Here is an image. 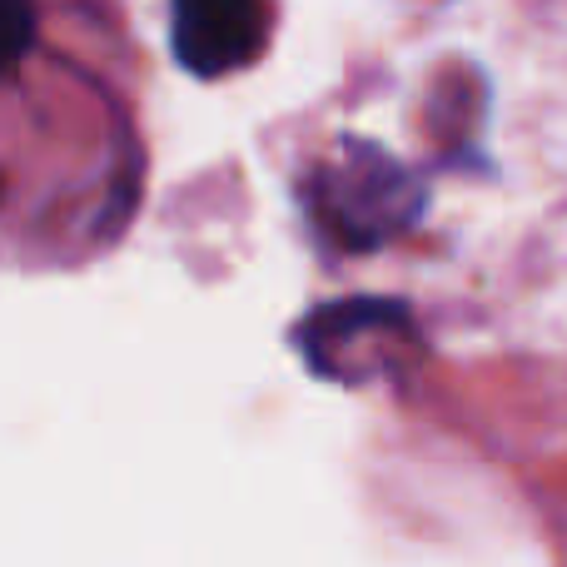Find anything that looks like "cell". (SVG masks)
<instances>
[{
  "label": "cell",
  "mask_w": 567,
  "mask_h": 567,
  "mask_svg": "<svg viewBox=\"0 0 567 567\" xmlns=\"http://www.w3.org/2000/svg\"><path fill=\"white\" fill-rule=\"evenodd\" d=\"M413 319L403 303L383 299H349L319 309L299 329V349L323 379L359 383L383 369H399L409 359Z\"/></svg>",
  "instance_id": "2"
},
{
  "label": "cell",
  "mask_w": 567,
  "mask_h": 567,
  "mask_svg": "<svg viewBox=\"0 0 567 567\" xmlns=\"http://www.w3.org/2000/svg\"><path fill=\"white\" fill-rule=\"evenodd\" d=\"M303 199H309L313 219L333 235V245L343 249L383 245L399 229H409L423 205L409 169L389 150L363 145V140H349L339 159L313 169V179L303 185Z\"/></svg>",
  "instance_id": "1"
},
{
  "label": "cell",
  "mask_w": 567,
  "mask_h": 567,
  "mask_svg": "<svg viewBox=\"0 0 567 567\" xmlns=\"http://www.w3.org/2000/svg\"><path fill=\"white\" fill-rule=\"evenodd\" d=\"M35 45V0H0V80Z\"/></svg>",
  "instance_id": "4"
},
{
  "label": "cell",
  "mask_w": 567,
  "mask_h": 567,
  "mask_svg": "<svg viewBox=\"0 0 567 567\" xmlns=\"http://www.w3.org/2000/svg\"><path fill=\"white\" fill-rule=\"evenodd\" d=\"M269 0H169V45L199 80L255 65L269 45Z\"/></svg>",
  "instance_id": "3"
}]
</instances>
